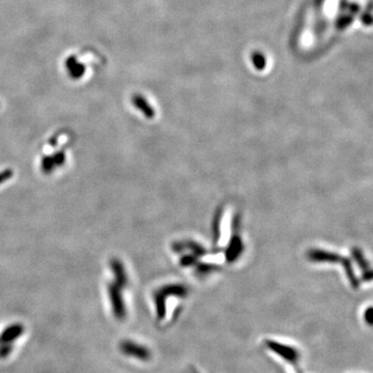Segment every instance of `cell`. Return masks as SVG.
<instances>
[{
  "label": "cell",
  "mask_w": 373,
  "mask_h": 373,
  "mask_svg": "<svg viewBox=\"0 0 373 373\" xmlns=\"http://www.w3.org/2000/svg\"><path fill=\"white\" fill-rule=\"evenodd\" d=\"M267 350H270L275 354H277L279 358L284 360L286 363L290 364L291 366L299 370V364H301V353L297 347L289 345L283 342H279L277 340H266L264 341Z\"/></svg>",
  "instance_id": "cell-1"
},
{
  "label": "cell",
  "mask_w": 373,
  "mask_h": 373,
  "mask_svg": "<svg viewBox=\"0 0 373 373\" xmlns=\"http://www.w3.org/2000/svg\"><path fill=\"white\" fill-rule=\"evenodd\" d=\"M111 267H112L113 273H114L115 278H116L115 284L119 288L125 287L128 283V279H127V275H126V272L124 271L123 265H121L119 263V261H112Z\"/></svg>",
  "instance_id": "cell-6"
},
{
  "label": "cell",
  "mask_w": 373,
  "mask_h": 373,
  "mask_svg": "<svg viewBox=\"0 0 373 373\" xmlns=\"http://www.w3.org/2000/svg\"><path fill=\"white\" fill-rule=\"evenodd\" d=\"M24 331H25V328L19 322L13 323L11 326L6 327L2 331V333L0 334V344H13L15 340H17L24 334Z\"/></svg>",
  "instance_id": "cell-4"
},
{
  "label": "cell",
  "mask_w": 373,
  "mask_h": 373,
  "mask_svg": "<svg viewBox=\"0 0 373 373\" xmlns=\"http://www.w3.org/2000/svg\"><path fill=\"white\" fill-rule=\"evenodd\" d=\"M66 68L69 71V74L72 79H80L84 75L85 66L83 63L78 62L75 56H70L66 60Z\"/></svg>",
  "instance_id": "cell-5"
},
{
  "label": "cell",
  "mask_w": 373,
  "mask_h": 373,
  "mask_svg": "<svg viewBox=\"0 0 373 373\" xmlns=\"http://www.w3.org/2000/svg\"><path fill=\"white\" fill-rule=\"evenodd\" d=\"M133 103L135 104V106L139 110H141L148 117H151L153 115V111L151 107L148 104V102L145 101L143 96L135 95L133 98Z\"/></svg>",
  "instance_id": "cell-7"
},
{
  "label": "cell",
  "mask_w": 373,
  "mask_h": 373,
  "mask_svg": "<svg viewBox=\"0 0 373 373\" xmlns=\"http://www.w3.org/2000/svg\"><path fill=\"white\" fill-rule=\"evenodd\" d=\"M11 176H12V171H10V170H6V171L0 173V184L6 180H9Z\"/></svg>",
  "instance_id": "cell-9"
},
{
  "label": "cell",
  "mask_w": 373,
  "mask_h": 373,
  "mask_svg": "<svg viewBox=\"0 0 373 373\" xmlns=\"http://www.w3.org/2000/svg\"><path fill=\"white\" fill-rule=\"evenodd\" d=\"M371 313H372V310H371V308H369L367 313H366V318H365V320H366L367 324H369V326H371V324H372V315H371Z\"/></svg>",
  "instance_id": "cell-10"
},
{
  "label": "cell",
  "mask_w": 373,
  "mask_h": 373,
  "mask_svg": "<svg viewBox=\"0 0 373 373\" xmlns=\"http://www.w3.org/2000/svg\"><path fill=\"white\" fill-rule=\"evenodd\" d=\"M13 350H14L13 344H10V343L0 344V360H5L9 358L11 354L13 353Z\"/></svg>",
  "instance_id": "cell-8"
},
{
  "label": "cell",
  "mask_w": 373,
  "mask_h": 373,
  "mask_svg": "<svg viewBox=\"0 0 373 373\" xmlns=\"http://www.w3.org/2000/svg\"><path fill=\"white\" fill-rule=\"evenodd\" d=\"M108 294L112 306V311L115 316V318H117L118 320H124L127 317V308L123 297H121L119 287L116 284H109Z\"/></svg>",
  "instance_id": "cell-3"
},
{
  "label": "cell",
  "mask_w": 373,
  "mask_h": 373,
  "mask_svg": "<svg viewBox=\"0 0 373 373\" xmlns=\"http://www.w3.org/2000/svg\"><path fill=\"white\" fill-rule=\"evenodd\" d=\"M119 351L121 354L130 356V358H134L142 362H148L151 358V352L148 346L129 339L124 340L119 343Z\"/></svg>",
  "instance_id": "cell-2"
}]
</instances>
